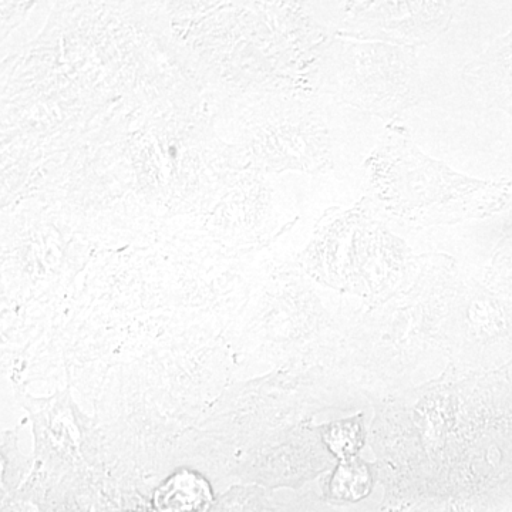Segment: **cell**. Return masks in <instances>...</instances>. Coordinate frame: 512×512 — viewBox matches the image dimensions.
Instances as JSON below:
<instances>
[{"label": "cell", "instance_id": "1", "mask_svg": "<svg viewBox=\"0 0 512 512\" xmlns=\"http://www.w3.org/2000/svg\"><path fill=\"white\" fill-rule=\"evenodd\" d=\"M360 195L387 217L436 231L493 217L507 207L512 181L458 173L424 153L400 123L384 126L359 173Z\"/></svg>", "mask_w": 512, "mask_h": 512}, {"label": "cell", "instance_id": "2", "mask_svg": "<svg viewBox=\"0 0 512 512\" xmlns=\"http://www.w3.org/2000/svg\"><path fill=\"white\" fill-rule=\"evenodd\" d=\"M313 245L323 281L372 306L412 285L436 249L430 231L399 224L362 195L329 212Z\"/></svg>", "mask_w": 512, "mask_h": 512}, {"label": "cell", "instance_id": "3", "mask_svg": "<svg viewBox=\"0 0 512 512\" xmlns=\"http://www.w3.org/2000/svg\"><path fill=\"white\" fill-rule=\"evenodd\" d=\"M329 92L335 103L397 123L414 104L420 82L417 49L333 37Z\"/></svg>", "mask_w": 512, "mask_h": 512}, {"label": "cell", "instance_id": "4", "mask_svg": "<svg viewBox=\"0 0 512 512\" xmlns=\"http://www.w3.org/2000/svg\"><path fill=\"white\" fill-rule=\"evenodd\" d=\"M464 6L466 3L458 2L328 3L332 35L413 49L436 42Z\"/></svg>", "mask_w": 512, "mask_h": 512}, {"label": "cell", "instance_id": "5", "mask_svg": "<svg viewBox=\"0 0 512 512\" xmlns=\"http://www.w3.org/2000/svg\"><path fill=\"white\" fill-rule=\"evenodd\" d=\"M463 79L484 103L512 119V29L464 67Z\"/></svg>", "mask_w": 512, "mask_h": 512}]
</instances>
